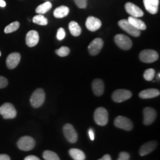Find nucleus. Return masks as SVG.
Listing matches in <instances>:
<instances>
[{
    "instance_id": "obj_10",
    "label": "nucleus",
    "mask_w": 160,
    "mask_h": 160,
    "mask_svg": "<svg viewBox=\"0 0 160 160\" xmlns=\"http://www.w3.org/2000/svg\"><path fill=\"white\" fill-rule=\"evenodd\" d=\"M63 133L66 139L71 143H75L77 141L78 135L74 128L71 124H66L63 128Z\"/></svg>"
},
{
    "instance_id": "obj_38",
    "label": "nucleus",
    "mask_w": 160,
    "mask_h": 160,
    "mask_svg": "<svg viewBox=\"0 0 160 160\" xmlns=\"http://www.w3.org/2000/svg\"><path fill=\"white\" fill-rule=\"evenodd\" d=\"M99 160H111V156H110V155L106 154L105 156H103L102 158H101V159H99Z\"/></svg>"
},
{
    "instance_id": "obj_21",
    "label": "nucleus",
    "mask_w": 160,
    "mask_h": 160,
    "mask_svg": "<svg viewBox=\"0 0 160 160\" xmlns=\"http://www.w3.org/2000/svg\"><path fill=\"white\" fill-rule=\"evenodd\" d=\"M128 21L133 27L136 28L138 30H139V31H145L146 28H147L145 22L137 17H128Z\"/></svg>"
},
{
    "instance_id": "obj_18",
    "label": "nucleus",
    "mask_w": 160,
    "mask_h": 160,
    "mask_svg": "<svg viewBox=\"0 0 160 160\" xmlns=\"http://www.w3.org/2000/svg\"><path fill=\"white\" fill-rule=\"evenodd\" d=\"M157 146V142L155 141H151L148 142H146L139 149V155L142 157L146 156L149 154L150 153H151L152 151H153L155 150Z\"/></svg>"
},
{
    "instance_id": "obj_5",
    "label": "nucleus",
    "mask_w": 160,
    "mask_h": 160,
    "mask_svg": "<svg viewBox=\"0 0 160 160\" xmlns=\"http://www.w3.org/2000/svg\"><path fill=\"white\" fill-rule=\"evenodd\" d=\"M139 59L143 62L152 63L159 59V54L153 50H144L140 53Z\"/></svg>"
},
{
    "instance_id": "obj_13",
    "label": "nucleus",
    "mask_w": 160,
    "mask_h": 160,
    "mask_svg": "<svg viewBox=\"0 0 160 160\" xmlns=\"http://www.w3.org/2000/svg\"><path fill=\"white\" fill-rule=\"evenodd\" d=\"M125 11L131 15V17H142L144 15V12L140 9L138 6L131 2H128L125 5Z\"/></svg>"
},
{
    "instance_id": "obj_36",
    "label": "nucleus",
    "mask_w": 160,
    "mask_h": 160,
    "mask_svg": "<svg viewBox=\"0 0 160 160\" xmlns=\"http://www.w3.org/2000/svg\"><path fill=\"white\" fill-rule=\"evenodd\" d=\"M0 160H11V158L7 154H0Z\"/></svg>"
},
{
    "instance_id": "obj_14",
    "label": "nucleus",
    "mask_w": 160,
    "mask_h": 160,
    "mask_svg": "<svg viewBox=\"0 0 160 160\" xmlns=\"http://www.w3.org/2000/svg\"><path fill=\"white\" fill-rule=\"evenodd\" d=\"M86 28L90 31H96L99 29L102 26V22L98 18L94 17H89L86 20Z\"/></svg>"
},
{
    "instance_id": "obj_2",
    "label": "nucleus",
    "mask_w": 160,
    "mask_h": 160,
    "mask_svg": "<svg viewBox=\"0 0 160 160\" xmlns=\"http://www.w3.org/2000/svg\"><path fill=\"white\" fill-rule=\"evenodd\" d=\"M0 114L5 119H14L17 117V112L15 107L11 103L6 102L0 107Z\"/></svg>"
},
{
    "instance_id": "obj_23",
    "label": "nucleus",
    "mask_w": 160,
    "mask_h": 160,
    "mask_svg": "<svg viewBox=\"0 0 160 160\" xmlns=\"http://www.w3.org/2000/svg\"><path fill=\"white\" fill-rule=\"evenodd\" d=\"M69 154L73 160H85V153L77 148H71L69 151Z\"/></svg>"
},
{
    "instance_id": "obj_20",
    "label": "nucleus",
    "mask_w": 160,
    "mask_h": 160,
    "mask_svg": "<svg viewBox=\"0 0 160 160\" xmlns=\"http://www.w3.org/2000/svg\"><path fill=\"white\" fill-rule=\"evenodd\" d=\"M160 92L159 90L155 88H150L143 90L139 93V97L142 99H151L159 96Z\"/></svg>"
},
{
    "instance_id": "obj_34",
    "label": "nucleus",
    "mask_w": 160,
    "mask_h": 160,
    "mask_svg": "<svg viewBox=\"0 0 160 160\" xmlns=\"http://www.w3.org/2000/svg\"><path fill=\"white\" fill-rule=\"evenodd\" d=\"M8 84V81L5 77L0 76V88H4Z\"/></svg>"
},
{
    "instance_id": "obj_39",
    "label": "nucleus",
    "mask_w": 160,
    "mask_h": 160,
    "mask_svg": "<svg viewBox=\"0 0 160 160\" xmlns=\"http://www.w3.org/2000/svg\"><path fill=\"white\" fill-rule=\"evenodd\" d=\"M6 6V2L4 0H0V7L4 8Z\"/></svg>"
},
{
    "instance_id": "obj_8",
    "label": "nucleus",
    "mask_w": 160,
    "mask_h": 160,
    "mask_svg": "<svg viewBox=\"0 0 160 160\" xmlns=\"http://www.w3.org/2000/svg\"><path fill=\"white\" fill-rule=\"evenodd\" d=\"M118 24H119V26L122 29L127 32L129 34L133 36V37H139L140 34H141V32H140L139 30H138L136 28L133 27V26L128 21V19L120 20L119 22H118Z\"/></svg>"
},
{
    "instance_id": "obj_41",
    "label": "nucleus",
    "mask_w": 160,
    "mask_h": 160,
    "mask_svg": "<svg viewBox=\"0 0 160 160\" xmlns=\"http://www.w3.org/2000/svg\"><path fill=\"white\" fill-rule=\"evenodd\" d=\"M0 57H1V52H0Z\"/></svg>"
},
{
    "instance_id": "obj_19",
    "label": "nucleus",
    "mask_w": 160,
    "mask_h": 160,
    "mask_svg": "<svg viewBox=\"0 0 160 160\" xmlns=\"http://www.w3.org/2000/svg\"><path fill=\"white\" fill-rule=\"evenodd\" d=\"M92 88L94 94L97 97H100L103 94L104 90H105V85L102 79H96L92 82Z\"/></svg>"
},
{
    "instance_id": "obj_9",
    "label": "nucleus",
    "mask_w": 160,
    "mask_h": 160,
    "mask_svg": "<svg viewBox=\"0 0 160 160\" xmlns=\"http://www.w3.org/2000/svg\"><path fill=\"white\" fill-rule=\"evenodd\" d=\"M114 125L117 128L125 130V131H131L133 128V123L128 118L119 116L114 120Z\"/></svg>"
},
{
    "instance_id": "obj_26",
    "label": "nucleus",
    "mask_w": 160,
    "mask_h": 160,
    "mask_svg": "<svg viewBox=\"0 0 160 160\" xmlns=\"http://www.w3.org/2000/svg\"><path fill=\"white\" fill-rule=\"evenodd\" d=\"M33 22L39 25H47L48 21L47 18H45L42 14H38L33 18Z\"/></svg>"
},
{
    "instance_id": "obj_30",
    "label": "nucleus",
    "mask_w": 160,
    "mask_h": 160,
    "mask_svg": "<svg viewBox=\"0 0 160 160\" xmlns=\"http://www.w3.org/2000/svg\"><path fill=\"white\" fill-rule=\"evenodd\" d=\"M69 53H70V49L68 47H65V46L61 47L59 49H58L56 51V53L61 57H67V56L69 54Z\"/></svg>"
},
{
    "instance_id": "obj_6",
    "label": "nucleus",
    "mask_w": 160,
    "mask_h": 160,
    "mask_svg": "<svg viewBox=\"0 0 160 160\" xmlns=\"http://www.w3.org/2000/svg\"><path fill=\"white\" fill-rule=\"evenodd\" d=\"M114 41L117 46L121 49L128 51L132 47V41L129 37L123 34H117L115 36Z\"/></svg>"
},
{
    "instance_id": "obj_22",
    "label": "nucleus",
    "mask_w": 160,
    "mask_h": 160,
    "mask_svg": "<svg viewBox=\"0 0 160 160\" xmlns=\"http://www.w3.org/2000/svg\"><path fill=\"white\" fill-rule=\"evenodd\" d=\"M69 13V8L67 7V6L62 5V6H59L57 8H56L53 11V16L56 18H63L65 17L66 16L68 15Z\"/></svg>"
},
{
    "instance_id": "obj_12",
    "label": "nucleus",
    "mask_w": 160,
    "mask_h": 160,
    "mask_svg": "<svg viewBox=\"0 0 160 160\" xmlns=\"http://www.w3.org/2000/svg\"><path fill=\"white\" fill-rule=\"evenodd\" d=\"M104 45L103 40L100 38H97L93 39V41L90 43L88 46V51L90 54L92 56H96L99 53L102 48Z\"/></svg>"
},
{
    "instance_id": "obj_24",
    "label": "nucleus",
    "mask_w": 160,
    "mask_h": 160,
    "mask_svg": "<svg viewBox=\"0 0 160 160\" xmlns=\"http://www.w3.org/2000/svg\"><path fill=\"white\" fill-rule=\"evenodd\" d=\"M69 28V31L71 32V33L74 37H78L82 33V29L80 28V26L79 25L77 22L74 21H72L71 22L69 23L68 25Z\"/></svg>"
},
{
    "instance_id": "obj_11",
    "label": "nucleus",
    "mask_w": 160,
    "mask_h": 160,
    "mask_svg": "<svg viewBox=\"0 0 160 160\" xmlns=\"http://www.w3.org/2000/svg\"><path fill=\"white\" fill-rule=\"evenodd\" d=\"M143 123L149 125L153 123L157 117V111L152 108H145L143 111Z\"/></svg>"
},
{
    "instance_id": "obj_17",
    "label": "nucleus",
    "mask_w": 160,
    "mask_h": 160,
    "mask_svg": "<svg viewBox=\"0 0 160 160\" xmlns=\"http://www.w3.org/2000/svg\"><path fill=\"white\" fill-rule=\"evenodd\" d=\"M26 44L28 47H34L39 41V36L37 31H30L26 35Z\"/></svg>"
},
{
    "instance_id": "obj_37",
    "label": "nucleus",
    "mask_w": 160,
    "mask_h": 160,
    "mask_svg": "<svg viewBox=\"0 0 160 160\" xmlns=\"http://www.w3.org/2000/svg\"><path fill=\"white\" fill-rule=\"evenodd\" d=\"M88 134H89L90 139H91V140H94V133H93V129H91V128L89 129Z\"/></svg>"
},
{
    "instance_id": "obj_40",
    "label": "nucleus",
    "mask_w": 160,
    "mask_h": 160,
    "mask_svg": "<svg viewBox=\"0 0 160 160\" xmlns=\"http://www.w3.org/2000/svg\"><path fill=\"white\" fill-rule=\"evenodd\" d=\"M159 75H160V73H158V76H157L158 80H159Z\"/></svg>"
},
{
    "instance_id": "obj_3",
    "label": "nucleus",
    "mask_w": 160,
    "mask_h": 160,
    "mask_svg": "<svg viewBox=\"0 0 160 160\" xmlns=\"http://www.w3.org/2000/svg\"><path fill=\"white\" fill-rule=\"evenodd\" d=\"M95 122L98 125L105 126L108 122V113L104 108H98L94 112Z\"/></svg>"
},
{
    "instance_id": "obj_33",
    "label": "nucleus",
    "mask_w": 160,
    "mask_h": 160,
    "mask_svg": "<svg viewBox=\"0 0 160 160\" xmlns=\"http://www.w3.org/2000/svg\"><path fill=\"white\" fill-rule=\"evenodd\" d=\"M130 154L127 152H121L117 160H130Z\"/></svg>"
},
{
    "instance_id": "obj_1",
    "label": "nucleus",
    "mask_w": 160,
    "mask_h": 160,
    "mask_svg": "<svg viewBox=\"0 0 160 160\" xmlns=\"http://www.w3.org/2000/svg\"><path fill=\"white\" fill-rule=\"evenodd\" d=\"M45 91L42 89L39 88L37 89L33 92L32 94L30 102H31V105L35 108L41 107L45 102Z\"/></svg>"
},
{
    "instance_id": "obj_7",
    "label": "nucleus",
    "mask_w": 160,
    "mask_h": 160,
    "mask_svg": "<svg viewBox=\"0 0 160 160\" xmlns=\"http://www.w3.org/2000/svg\"><path fill=\"white\" fill-rule=\"evenodd\" d=\"M132 97V93L128 90L119 89L115 91L112 94V99L115 102H122L126 100L129 99Z\"/></svg>"
},
{
    "instance_id": "obj_4",
    "label": "nucleus",
    "mask_w": 160,
    "mask_h": 160,
    "mask_svg": "<svg viewBox=\"0 0 160 160\" xmlns=\"http://www.w3.org/2000/svg\"><path fill=\"white\" fill-rule=\"evenodd\" d=\"M36 142L33 138L28 136L21 137L17 142V146L20 150L24 151H31L35 147Z\"/></svg>"
},
{
    "instance_id": "obj_28",
    "label": "nucleus",
    "mask_w": 160,
    "mask_h": 160,
    "mask_svg": "<svg viewBox=\"0 0 160 160\" xmlns=\"http://www.w3.org/2000/svg\"><path fill=\"white\" fill-rule=\"evenodd\" d=\"M19 28V22H12L7 26L5 28V33H13L18 30Z\"/></svg>"
},
{
    "instance_id": "obj_32",
    "label": "nucleus",
    "mask_w": 160,
    "mask_h": 160,
    "mask_svg": "<svg viewBox=\"0 0 160 160\" xmlns=\"http://www.w3.org/2000/svg\"><path fill=\"white\" fill-rule=\"evenodd\" d=\"M65 37V31L62 28H60L58 30L57 34V38L58 40H62Z\"/></svg>"
},
{
    "instance_id": "obj_35",
    "label": "nucleus",
    "mask_w": 160,
    "mask_h": 160,
    "mask_svg": "<svg viewBox=\"0 0 160 160\" xmlns=\"http://www.w3.org/2000/svg\"><path fill=\"white\" fill-rule=\"evenodd\" d=\"M24 160H41V159H40L39 157H36V156L30 155V156H28V157H26Z\"/></svg>"
},
{
    "instance_id": "obj_16",
    "label": "nucleus",
    "mask_w": 160,
    "mask_h": 160,
    "mask_svg": "<svg viewBox=\"0 0 160 160\" xmlns=\"http://www.w3.org/2000/svg\"><path fill=\"white\" fill-rule=\"evenodd\" d=\"M143 3L145 9L151 14H156L158 12L159 0H143Z\"/></svg>"
},
{
    "instance_id": "obj_29",
    "label": "nucleus",
    "mask_w": 160,
    "mask_h": 160,
    "mask_svg": "<svg viewBox=\"0 0 160 160\" xmlns=\"http://www.w3.org/2000/svg\"><path fill=\"white\" fill-rule=\"evenodd\" d=\"M155 70L149 68L144 72V78L147 81H152L155 77Z\"/></svg>"
},
{
    "instance_id": "obj_31",
    "label": "nucleus",
    "mask_w": 160,
    "mask_h": 160,
    "mask_svg": "<svg viewBox=\"0 0 160 160\" xmlns=\"http://www.w3.org/2000/svg\"><path fill=\"white\" fill-rule=\"evenodd\" d=\"M74 2L79 8H85L87 7V0H74Z\"/></svg>"
},
{
    "instance_id": "obj_25",
    "label": "nucleus",
    "mask_w": 160,
    "mask_h": 160,
    "mask_svg": "<svg viewBox=\"0 0 160 160\" xmlns=\"http://www.w3.org/2000/svg\"><path fill=\"white\" fill-rule=\"evenodd\" d=\"M52 8V4L50 2H45L42 5L38 6L36 9V12L38 14H44L46 13L48 11H50Z\"/></svg>"
},
{
    "instance_id": "obj_27",
    "label": "nucleus",
    "mask_w": 160,
    "mask_h": 160,
    "mask_svg": "<svg viewBox=\"0 0 160 160\" xmlns=\"http://www.w3.org/2000/svg\"><path fill=\"white\" fill-rule=\"evenodd\" d=\"M43 158L45 160H60L59 156L54 152L51 151H45L44 152Z\"/></svg>"
},
{
    "instance_id": "obj_15",
    "label": "nucleus",
    "mask_w": 160,
    "mask_h": 160,
    "mask_svg": "<svg viewBox=\"0 0 160 160\" xmlns=\"http://www.w3.org/2000/svg\"><path fill=\"white\" fill-rule=\"evenodd\" d=\"M21 55L19 53H12L6 59V65L9 69H14L19 65Z\"/></svg>"
}]
</instances>
